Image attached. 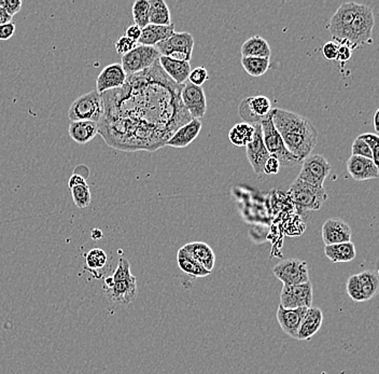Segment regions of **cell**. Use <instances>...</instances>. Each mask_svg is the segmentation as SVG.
<instances>
[{
  "label": "cell",
  "mask_w": 379,
  "mask_h": 374,
  "mask_svg": "<svg viewBox=\"0 0 379 374\" xmlns=\"http://www.w3.org/2000/svg\"><path fill=\"white\" fill-rule=\"evenodd\" d=\"M134 276L130 272V265L128 259L125 258H121L117 263V269H115V273L111 275L113 282H120V280H128L130 277Z\"/></svg>",
  "instance_id": "cell-38"
},
{
  "label": "cell",
  "mask_w": 379,
  "mask_h": 374,
  "mask_svg": "<svg viewBox=\"0 0 379 374\" xmlns=\"http://www.w3.org/2000/svg\"><path fill=\"white\" fill-rule=\"evenodd\" d=\"M73 203L78 208H87L92 202V193L89 185L78 186L70 189Z\"/></svg>",
  "instance_id": "cell-35"
},
{
  "label": "cell",
  "mask_w": 379,
  "mask_h": 374,
  "mask_svg": "<svg viewBox=\"0 0 379 374\" xmlns=\"http://www.w3.org/2000/svg\"><path fill=\"white\" fill-rule=\"evenodd\" d=\"M346 165L350 176L358 182L377 179L379 177L378 166L371 159L352 155Z\"/></svg>",
  "instance_id": "cell-19"
},
{
  "label": "cell",
  "mask_w": 379,
  "mask_h": 374,
  "mask_svg": "<svg viewBox=\"0 0 379 374\" xmlns=\"http://www.w3.org/2000/svg\"><path fill=\"white\" fill-rule=\"evenodd\" d=\"M159 63L164 73L172 79L176 85H185L191 72V65L189 62H179L172 58L160 56Z\"/></svg>",
  "instance_id": "cell-24"
},
{
  "label": "cell",
  "mask_w": 379,
  "mask_h": 374,
  "mask_svg": "<svg viewBox=\"0 0 379 374\" xmlns=\"http://www.w3.org/2000/svg\"><path fill=\"white\" fill-rule=\"evenodd\" d=\"M175 33V25L172 23L170 26L153 25L149 24L141 30V36L138 45L155 47L163 41H168Z\"/></svg>",
  "instance_id": "cell-23"
},
{
  "label": "cell",
  "mask_w": 379,
  "mask_h": 374,
  "mask_svg": "<svg viewBox=\"0 0 379 374\" xmlns=\"http://www.w3.org/2000/svg\"><path fill=\"white\" fill-rule=\"evenodd\" d=\"M68 133L73 142L79 145H85L100 133V124L93 121H73L70 122Z\"/></svg>",
  "instance_id": "cell-25"
},
{
  "label": "cell",
  "mask_w": 379,
  "mask_h": 374,
  "mask_svg": "<svg viewBox=\"0 0 379 374\" xmlns=\"http://www.w3.org/2000/svg\"><path fill=\"white\" fill-rule=\"evenodd\" d=\"M240 53L242 58H270L272 50L264 38L253 36L242 43Z\"/></svg>",
  "instance_id": "cell-27"
},
{
  "label": "cell",
  "mask_w": 379,
  "mask_h": 374,
  "mask_svg": "<svg viewBox=\"0 0 379 374\" xmlns=\"http://www.w3.org/2000/svg\"><path fill=\"white\" fill-rule=\"evenodd\" d=\"M273 273L284 286H297L310 282L306 261L299 259H286L275 265Z\"/></svg>",
  "instance_id": "cell-9"
},
{
  "label": "cell",
  "mask_w": 379,
  "mask_h": 374,
  "mask_svg": "<svg viewBox=\"0 0 379 374\" xmlns=\"http://www.w3.org/2000/svg\"><path fill=\"white\" fill-rule=\"evenodd\" d=\"M200 130H202V122L197 120V119H192L187 124L179 127L172 134V138H170L165 146L172 148L187 147L190 144H192L196 140L197 136L200 135Z\"/></svg>",
  "instance_id": "cell-21"
},
{
  "label": "cell",
  "mask_w": 379,
  "mask_h": 374,
  "mask_svg": "<svg viewBox=\"0 0 379 374\" xmlns=\"http://www.w3.org/2000/svg\"><path fill=\"white\" fill-rule=\"evenodd\" d=\"M255 135V126L242 122L235 125L229 133V140L235 147H246Z\"/></svg>",
  "instance_id": "cell-31"
},
{
  "label": "cell",
  "mask_w": 379,
  "mask_h": 374,
  "mask_svg": "<svg viewBox=\"0 0 379 374\" xmlns=\"http://www.w3.org/2000/svg\"><path fill=\"white\" fill-rule=\"evenodd\" d=\"M125 36L137 43L139 41L140 36H141V28L139 26L135 25V24L128 26V30L125 32Z\"/></svg>",
  "instance_id": "cell-48"
},
{
  "label": "cell",
  "mask_w": 379,
  "mask_h": 374,
  "mask_svg": "<svg viewBox=\"0 0 379 374\" xmlns=\"http://www.w3.org/2000/svg\"><path fill=\"white\" fill-rule=\"evenodd\" d=\"M106 296L110 301L117 305H126L135 301L137 298V280L133 276L128 280L113 282L109 288L105 289Z\"/></svg>",
  "instance_id": "cell-17"
},
{
  "label": "cell",
  "mask_w": 379,
  "mask_h": 374,
  "mask_svg": "<svg viewBox=\"0 0 379 374\" xmlns=\"http://www.w3.org/2000/svg\"><path fill=\"white\" fill-rule=\"evenodd\" d=\"M104 115L102 95L97 91H91L81 95L70 106L68 118L73 121H93L100 123Z\"/></svg>",
  "instance_id": "cell-5"
},
{
  "label": "cell",
  "mask_w": 379,
  "mask_h": 374,
  "mask_svg": "<svg viewBox=\"0 0 379 374\" xmlns=\"http://www.w3.org/2000/svg\"><path fill=\"white\" fill-rule=\"evenodd\" d=\"M240 63L244 72L253 78L262 77L271 67L270 58H242Z\"/></svg>",
  "instance_id": "cell-33"
},
{
  "label": "cell",
  "mask_w": 379,
  "mask_h": 374,
  "mask_svg": "<svg viewBox=\"0 0 379 374\" xmlns=\"http://www.w3.org/2000/svg\"><path fill=\"white\" fill-rule=\"evenodd\" d=\"M323 322V314L319 307H310L303 318L302 324L297 332V340L308 341L319 331Z\"/></svg>",
  "instance_id": "cell-22"
},
{
  "label": "cell",
  "mask_w": 379,
  "mask_h": 374,
  "mask_svg": "<svg viewBox=\"0 0 379 374\" xmlns=\"http://www.w3.org/2000/svg\"><path fill=\"white\" fill-rule=\"evenodd\" d=\"M352 155L367 157V159L373 160L372 151L369 149V146H367L363 140H360L359 138H356L354 142H352ZM373 162H374V161H373Z\"/></svg>",
  "instance_id": "cell-41"
},
{
  "label": "cell",
  "mask_w": 379,
  "mask_h": 374,
  "mask_svg": "<svg viewBox=\"0 0 379 374\" xmlns=\"http://www.w3.org/2000/svg\"><path fill=\"white\" fill-rule=\"evenodd\" d=\"M252 125L255 126V135H253L251 142L246 146V153H247V159L251 165L252 170H255V174L261 175L263 173L265 162L271 155L265 147L264 142H263L261 124L255 123Z\"/></svg>",
  "instance_id": "cell-15"
},
{
  "label": "cell",
  "mask_w": 379,
  "mask_h": 374,
  "mask_svg": "<svg viewBox=\"0 0 379 374\" xmlns=\"http://www.w3.org/2000/svg\"><path fill=\"white\" fill-rule=\"evenodd\" d=\"M312 303V282L297 286H284L280 305L284 309H310Z\"/></svg>",
  "instance_id": "cell-12"
},
{
  "label": "cell",
  "mask_w": 379,
  "mask_h": 374,
  "mask_svg": "<svg viewBox=\"0 0 379 374\" xmlns=\"http://www.w3.org/2000/svg\"><path fill=\"white\" fill-rule=\"evenodd\" d=\"M325 257L333 263L350 262L356 259L357 252L354 243L347 242L341 244L328 245L325 248Z\"/></svg>",
  "instance_id": "cell-28"
},
{
  "label": "cell",
  "mask_w": 379,
  "mask_h": 374,
  "mask_svg": "<svg viewBox=\"0 0 379 374\" xmlns=\"http://www.w3.org/2000/svg\"><path fill=\"white\" fill-rule=\"evenodd\" d=\"M149 0H137L133 5V19L140 28L149 25Z\"/></svg>",
  "instance_id": "cell-34"
},
{
  "label": "cell",
  "mask_w": 379,
  "mask_h": 374,
  "mask_svg": "<svg viewBox=\"0 0 379 374\" xmlns=\"http://www.w3.org/2000/svg\"><path fill=\"white\" fill-rule=\"evenodd\" d=\"M161 56L179 60L189 62L192 58L194 38L190 33H174L168 41H163L155 45Z\"/></svg>",
  "instance_id": "cell-7"
},
{
  "label": "cell",
  "mask_w": 379,
  "mask_h": 374,
  "mask_svg": "<svg viewBox=\"0 0 379 374\" xmlns=\"http://www.w3.org/2000/svg\"><path fill=\"white\" fill-rule=\"evenodd\" d=\"M378 116H379V109H377L374 113V118H373V121H374V129L376 131V133L379 132L378 127Z\"/></svg>",
  "instance_id": "cell-52"
},
{
  "label": "cell",
  "mask_w": 379,
  "mask_h": 374,
  "mask_svg": "<svg viewBox=\"0 0 379 374\" xmlns=\"http://www.w3.org/2000/svg\"><path fill=\"white\" fill-rule=\"evenodd\" d=\"M181 100L192 119L200 120L207 111V100L203 87L185 82L181 87Z\"/></svg>",
  "instance_id": "cell-14"
},
{
  "label": "cell",
  "mask_w": 379,
  "mask_h": 374,
  "mask_svg": "<svg viewBox=\"0 0 379 374\" xmlns=\"http://www.w3.org/2000/svg\"><path fill=\"white\" fill-rule=\"evenodd\" d=\"M260 124H261V129H262L263 142H264L265 147H266L271 157L279 161L280 166L295 167L297 165L302 164L299 159L293 157L288 151L282 136L275 129L274 124H273V110L270 115H267L261 121Z\"/></svg>",
  "instance_id": "cell-4"
},
{
  "label": "cell",
  "mask_w": 379,
  "mask_h": 374,
  "mask_svg": "<svg viewBox=\"0 0 379 374\" xmlns=\"http://www.w3.org/2000/svg\"><path fill=\"white\" fill-rule=\"evenodd\" d=\"M352 229L343 220L332 218L322 226V240L325 246L352 242Z\"/></svg>",
  "instance_id": "cell-18"
},
{
  "label": "cell",
  "mask_w": 379,
  "mask_h": 374,
  "mask_svg": "<svg viewBox=\"0 0 379 374\" xmlns=\"http://www.w3.org/2000/svg\"><path fill=\"white\" fill-rule=\"evenodd\" d=\"M289 195L297 208L302 210H320L328 199L325 188L316 187L297 179L290 186Z\"/></svg>",
  "instance_id": "cell-6"
},
{
  "label": "cell",
  "mask_w": 379,
  "mask_h": 374,
  "mask_svg": "<svg viewBox=\"0 0 379 374\" xmlns=\"http://www.w3.org/2000/svg\"><path fill=\"white\" fill-rule=\"evenodd\" d=\"M137 45L138 43L136 41H132V39L124 35L119 38L117 43H115V51H117V54L123 56V55L128 54V52L134 50Z\"/></svg>",
  "instance_id": "cell-42"
},
{
  "label": "cell",
  "mask_w": 379,
  "mask_h": 374,
  "mask_svg": "<svg viewBox=\"0 0 379 374\" xmlns=\"http://www.w3.org/2000/svg\"><path fill=\"white\" fill-rule=\"evenodd\" d=\"M160 56V53L154 47L138 45L134 50L123 55L121 65L126 75H135L154 65L155 63L159 62Z\"/></svg>",
  "instance_id": "cell-8"
},
{
  "label": "cell",
  "mask_w": 379,
  "mask_h": 374,
  "mask_svg": "<svg viewBox=\"0 0 379 374\" xmlns=\"http://www.w3.org/2000/svg\"><path fill=\"white\" fill-rule=\"evenodd\" d=\"M108 257L100 248H93L85 254V263L90 270H100L107 265Z\"/></svg>",
  "instance_id": "cell-36"
},
{
  "label": "cell",
  "mask_w": 379,
  "mask_h": 374,
  "mask_svg": "<svg viewBox=\"0 0 379 374\" xmlns=\"http://www.w3.org/2000/svg\"><path fill=\"white\" fill-rule=\"evenodd\" d=\"M12 16L8 14L5 12V9L3 7H0V25H5V24H9V23H12Z\"/></svg>",
  "instance_id": "cell-50"
},
{
  "label": "cell",
  "mask_w": 379,
  "mask_h": 374,
  "mask_svg": "<svg viewBox=\"0 0 379 374\" xmlns=\"http://www.w3.org/2000/svg\"><path fill=\"white\" fill-rule=\"evenodd\" d=\"M88 185L87 184V180L83 177L82 175L73 174L71 177L68 180V187L69 189H73V188L78 187V186Z\"/></svg>",
  "instance_id": "cell-49"
},
{
  "label": "cell",
  "mask_w": 379,
  "mask_h": 374,
  "mask_svg": "<svg viewBox=\"0 0 379 374\" xmlns=\"http://www.w3.org/2000/svg\"><path fill=\"white\" fill-rule=\"evenodd\" d=\"M15 33L14 23H9L5 25H0V41H9Z\"/></svg>",
  "instance_id": "cell-47"
},
{
  "label": "cell",
  "mask_w": 379,
  "mask_h": 374,
  "mask_svg": "<svg viewBox=\"0 0 379 374\" xmlns=\"http://www.w3.org/2000/svg\"><path fill=\"white\" fill-rule=\"evenodd\" d=\"M273 124L293 157L301 162L310 157L318 140L317 130L310 120L289 110L274 108Z\"/></svg>",
  "instance_id": "cell-2"
},
{
  "label": "cell",
  "mask_w": 379,
  "mask_h": 374,
  "mask_svg": "<svg viewBox=\"0 0 379 374\" xmlns=\"http://www.w3.org/2000/svg\"><path fill=\"white\" fill-rule=\"evenodd\" d=\"M361 285L362 292L365 301L372 299L379 287L378 273L376 271H365L357 274Z\"/></svg>",
  "instance_id": "cell-32"
},
{
  "label": "cell",
  "mask_w": 379,
  "mask_h": 374,
  "mask_svg": "<svg viewBox=\"0 0 379 374\" xmlns=\"http://www.w3.org/2000/svg\"><path fill=\"white\" fill-rule=\"evenodd\" d=\"M280 163L277 159L270 157L265 162L264 167H263V173L266 175H276L279 173Z\"/></svg>",
  "instance_id": "cell-45"
},
{
  "label": "cell",
  "mask_w": 379,
  "mask_h": 374,
  "mask_svg": "<svg viewBox=\"0 0 379 374\" xmlns=\"http://www.w3.org/2000/svg\"><path fill=\"white\" fill-rule=\"evenodd\" d=\"M185 250L189 252L195 260H196L203 267L211 273L212 269L215 267L216 256L214 250L209 245L204 242L189 243L183 246Z\"/></svg>",
  "instance_id": "cell-26"
},
{
  "label": "cell",
  "mask_w": 379,
  "mask_h": 374,
  "mask_svg": "<svg viewBox=\"0 0 379 374\" xmlns=\"http://www.w3.org/2000/svg\"><path fill=\"white\" fill-rule=\"evenodd\" d=\"M359 7L360 3L350 1V3H342V6L337 9L328 25L333 39L332 41H334L337 45H342L344 43L347 30L349 28L350 23L354 20Z\"/></svg>",
  "instance_id": "cell-11"
},
{
  "label": "cell",
  "mask_w": 379,
  "mask_h": 374,
  "mask_svg": "<svg viewBox=\"0 0 379 374\" xmlns=\"http://www.w3.org/2000/svg\"><path fill=\"white\" fill-rule=\"evenodd\" d=\"M346 288L348 296H349L354 302L365 301V297H363V292H362L361 285H360L357 275H352V276L348 278Z\"/></svg>",
  "instance_id": "cell-37"
},
{
  "label": "cell",
  "mask_w": 379,
  "mask_h": 374,
  "mask_svg": "<svg viewBox=\"0 0 379 374\" xmlns=\"http://www.w3.org/2000/svg\"><path fill=\"white\" fill-rule=\"evenodd\" d=\"M352 50L345 45H338L336 60L339 63H347L352 58Z\"/></svg>",
  "instance_id": "cell-46"
},
{
  "label": "cell",
  "mask_w": 379,
  "mask_h": 374,
  "mask_svg": "<svg viewBox=\"0 0 379 374\" xmlns=\"http://www.w3.org/2000/svg\"><path fill=\"white\" fill-rule=\"evenodd\" d=\"M272 110V102L264 95L247 98L240 102L238 108L240 118L249 124L261 123L267 115H270Z\"/></svg>",
  "instance_id": "cell-13"
},
{
  "label": "cell",
  "mask_w": 379,
  "mask_h": 374,
  "mask_svg": "<svg viewBox=\"0 0 379 374\" xmlns=\"http://www.w3.org/2000/svg\"><path fill=\"white\" fill-rule=\"evenodd\" d=\"M22 6L23 1L21 0H0V7H3L5 12L12 18L16 13L20 12Z\"/></svg>",
  "instance_id": "cell-43"
},
{
  "label": "cell",
  "mask_w": 379,
  "mask_h": 374,
  "mask_svg": "<svg viewBox=\"0 0 379 374\" xmlns=\"http://www.w3.org/2000/svg\"><path fill=\"white\" fill-rule=\"evenodd\" d=\"M308 309H284L279 305L277 309V320L282 331L289 337L297 339L303 318Z\"/></svg>",
  "instance_id": "cell-20"
},
{
  "label": "cell",
  "mask_w": 379,
  "mask_h": 374,
  "mask_svg": "<svg viewBox=\"0 0 379 374\" xmlns=\"http://www.w3.org/2000/svg\"><path fill=\"white\" fill-rule=\"evenodd\" d=\"M177 262L178 267L185 274L194 277H206L210 274V272L203 267L183 248H180L178 252Z\"/></svg>",
  "instance_id": "cell-29"
},
{
  "label": "cell",
  "mask_w": 379,
  "mask_h": 374,
  "mask_svg": "<svg viewBox=\"0 0 379 374\" xmlns=\"http://www.w3.org/2000/svg\"><path fill=\"white\" fill-rule=\"evenodd\" d=\"M330 172L331 164L323 155H310L303 161L302 168L297 179L316 187H323Z\"/></svg>",
  "instance_id": "cell-10"
},
{
  "label": "cell",
  "mask_w": 379,
  "mask_h": 374,
  "mask_svg": "<svg viewBox=\"0 0 379 374\" xmlns=\"http://www.w3.org/2000/svg\"><path fill=\"white\" fill-rule=\"evenodd\" d=\"M360 140H363V142L369 146V149L372 151L373 155V161H374L375 164L378 166L379 165V159H378V153H379V138L378 135L373 134V133H365V134L360 135L358 136Z\"/></svg>",
  "instance_id": "cell-39"
},
{
  "label": "cell",
  "mask_w": 379,
  "mask_h": 374,
  "mask_svg": "<svg viewBox=\"0 0 379 374\" xmlns=\"http://www.w3.org/2000/svg\"><path fill=\"white\" fill-rule=\"evenodd\" d=\"M149 23L153 25H172L170 11L164 0H149Z\"/></svg>",
  "instance_id": "cell-30"
},
{
  "label": "cell",
  "mask_w": 379,
  "mask_h": 374,
  "mask_svg": "<svg viewBox=\"0 0 379 374\" xmlns=\"http://www.w3.org/2000/svg\"><path fill=\"white\" fill-rule=\"evenodd\" d=\"M338 45L334 41H327L322 47V55L327 60H336Z\"/></svg>",
  "instance_id": "cell-44"
},
{
  "label": "cell",
  "mask_w": 379,
  "mask_h": 374,
  "mask_svg": "<svg viewBox=\"0 0 379 374\" xmlns=\"http://www.w3.org/2000/svg\"><path fill=\"white\" fill-rule=\"evenodd\" d=\"M102 236H104V234H102V230L97 229V228H95V229L91 231V237H92L93 240H100V239H102Z\"/></svg>",
  "instance_id": "cell-51"
},
{
  "label": "cell",
  "mask_w": 379,
  "mask_h": 374,
  "mask_svg": "<svg viewBox=\"0 0 379 374\" xmlns=\"http://www.w3.org/2000/svg\"><path fill=\"white\" fill-rule=\"evenodd\" d=\"M208 79H209V75H208L207 69L205 67H196L190 72L187 82L192 83L197 87H202Z\"/></svg>",
  "instance_id": "cell-40"
},
{
  "label": "cell",
  "mask_w": 379,
  "mask_h": 374,
  "mask_svg": "<svg viewBox=\"0 0 379 374\" xmlns=\"http://www.w3.org/2000/svg\"><path fill=\"white\" fill-rule=\"evenodd\" d=\"M181 87L160 63L135 75L117 90L102 93L100 133L107 145L122 151L153 153L192 118L181 100Z\"/></svg>",
  "instance_id": "cell-1"
},
{
  "label": "cell",
  "mask_w": 379,
  "mask_h": 374,
  "mask_svg": "<svg viewBox=\"0 0 379 374\" xmlns=\"http://www.w3.org/2000/svg\"><path fill=\"white\" fill-rule=\"evenodd\" d=\"M374 25L373 11L367 6L360 5L342 45L349 47L352 51L367 45H372Z\"/></svg>",
  "instance_id": "cell-3"
},
{
  "label": "cell",
  "mask_w": 379,
  "mask_h": 374,
  "mask_svg": "<svg viewBox=\"0 0 379 374\" xmlns=\"http://www.w3.org/2000/svg\"><path fill=\"white\" fill-rule=\"evenodd\" d=\"M128 75L123 69L122 65L119 63H113L106 66L98 75L96 81V91L100 94L108 92V91L120 89L126 82Z\"/></svg>",
  "instance_id": "cell-16"
}]
</instances>
